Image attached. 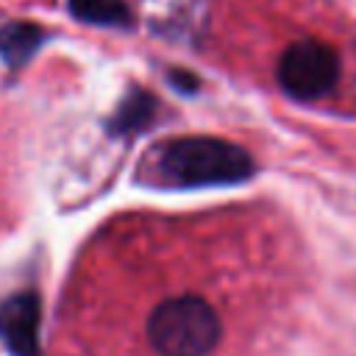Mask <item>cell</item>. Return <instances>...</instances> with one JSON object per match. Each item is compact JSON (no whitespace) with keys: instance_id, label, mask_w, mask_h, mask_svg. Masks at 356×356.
Returning a JSON list of instances; mask_svg holds the SVG:
<instances>
[{"instance_id":"6da1fadb","label":"cell","mask_w":356,"mask_h":356,"mask_svg":"<svg viewBox=\"0 0 356 356\" xmlns=\"http://www.w3.org/2000/svg\"><path fill=\"white\" fill-rule=\"evenodd\" d=\"M256 172L253 156L222 136H172L153 145L142 164L139 178L164 189H206L234 186L250 181Z\"/></svg>"},{"instance_id":"7a4b0ae2","label":"cell","mask_w":356,"mask_h":356,"mask_svg":"<svg viewBox=\"0 0 356 356\" xmlns=\"http://www.w3.org/2000/svg\"><path fill=\"white\" fill-rule=\"evenodd\" d=\"M147 339L159 356H206L220 339V317L203 298H167L147 317Z\"/></svg>"},{"instance_id":"3957f363","label":"cell","mask_w":356,"mask_h":356,"mask_svg":"<svg viewBox=\"0 0 356 356\" xmlns=\"http://www.w3.org/2000/svg\"><path fill=\"white\" fill-rule=\"evenodd\" d=\"M278 86L300 103L320 100L334 92L339 81V56L331 44L317 39H300L289 44L275 67Z\"/></svg>"},{"instance_id":"277c9868","label":"cell","mask_w":356,"mask_h":356,"mask_svg":"<svg viewBox=\"0 0 356 356\" xmlns=\"http://www.w3.org/2000/svg\"><path fill=\"white\" fill-rule=\"evenodd\" d=\"M156 108H159V100L147 89L134 86V89H128V95L122 97V103L117 106V111L111 114L106 128H108L111 136L139 134V131H145L156 120Z\"/></svg>"},{"instance_id":"5b68a950","label":"cell","mask_w":356,"mask_h":356,"mask_svg":"<svg viewBox=\"0 0 356 356\" xmlns=\"http://www.w3.org/2000/svg\"><path fill=\"white\" fill-rule=\"evenodd\" d=\"M70 14L89 25L106 28H131L134 14L125 0H67Z\"/></svg>"},{"instance_id":"8992f818","label":"cell","mask_w":356,"mask_h":356,"mask_svg":"<svg viewBox=\"0 0 356 356\" xmlns=\"http://www.w3.org/2000/svg\"><path fill=\"white\" fill-rule=\"evenodd\" d=\"M44 31L31 22H11L0 31V56L8 67H22L42 44Z\"/></svg>"},{"instance_id":"52a82bcc","label":"cell","mask_w":356,"mask_h":356,"mask_svg":"<svg viewBox=\"0 0 356 356\" xmlns=\"http://www.w3.org/2000/svg\"><path fill=\"white\" fill-rule=\"evenodd\" d=\"M164 78H167V83H170L178 95L192 97V95H197V92H200V78H197L195 72L184 70V67H170Z\"/></svg>"}]
</instances>
